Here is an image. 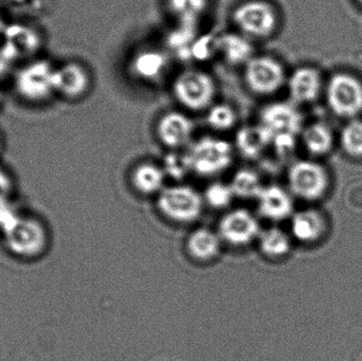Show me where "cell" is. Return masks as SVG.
I'll use <instances>...</instances> for the list:
<instances>
[{"label": "cell", "instance_id": "1", "mask_svg": "<svg viewBox=\"0 0 362 361\" xmlns=\"http://www.w3.org/2000/svg\"><path fill=\"white\" fill-rule=\"evenodd\" d=\"M327 108L339 119L352 120L362 117V80L350 71L334 72L325 80Z\"/></svg>", "mask_w": 362, "mask_h": 361}, {"label": "cell", "instance_id": "2", "mask_svg": "<svg viewBox=\"0 0 362 361\" xmlns=\"http://www.w3.org/2000/svg\"><path fill=\"white\" fill-rule=\"evenodd\" d=\"M191 172L202 177L218 175L231 165L233 150L226 140L202 137L189 146L187 154Z\"/></svg>", "mask_w": 362, "mask_h": 361}, {"label": "cell", "instance_id": "3", "mask_svg": "<svg viewBox=\"0 0 362 361\" xmlns=\"http://www.w3.org/2000/svg\"><path fill=\"white\" fill-rule=\"evenodd\" d=\"M54 68L50 61L37 59L19 69L14 80L19 99L38 105L55 95Z\"/></svg>", "mask_w": 362, "mask_h": 361}, {"label": "cell", "instance_id": "4", "mask_svg": "<svg viewBox=\"0 0 362 361\" xmlns=\"http://www.w3.org/2000/svg\"><path fill=\"white\" fill-rule=\"evenodd\" d=\"M216 93L214 78L202 70H185L174 81V97L181 106L192 112L208 110Z\"/></svg>", "mask_w": 362, "mask_h": 361}, {"label": "cell", "instance_id": "5", "mask_svg": "<svg viewBox=\"0 0 362 361\" xmlns=\"http://www.w3.org/2000/svg\"><path fill=\"white\" fill-rule=\"evenodd\" d=\"M232 20L247 37L268 38L278 29L279 14L267 0H246L234 8Z\"/></svg>", "mask_w": 362, "mask_h": 361}, {"label": "cell", "instance_id": "6", "mask_svg": "<svg viewBox=\"0 0 362 361\" xmlns=\"http://www.w3.org/2000/svg\"><path fill=\"white\" fill-rule=\"evenodd\" d=\"M204 196L187 184L168 187L159 193L157 208L168 220L191 224L202 215Z\"/></svg>", "mask_w": 362, "mask_h": 361}, {"label": "cell", "instance_id": "7", "mask_svg": "<svg viewBox=\"0 0 362 361\" xmlns=\"http://www.w3.org/2000/svg\"><path fill=\"white\" fill-rule=\"evenodd\" d=\"M287 179L291 194L304 201H318L329 188L327 170L321 163L310 159L293 162L289 167Z\"/></svg>", "mask_w": 362, "mask_h": 361}, {"label": "cell", "instance_id": "8", "mask_svg": "<svg viewBox=\"0 0 362 361\" xmlns=\"http://www.w3.org/2000/svg\"><path fill=\"white\" fill-rule=\"evenodd\" d=\"M244 67L245 83L255 95H274L286 86L288 74L283 64L274 57H253Z\"/></svg>", "mask_w": 362, "mask_h": 361}, {"label": "cell", "instance_id": "9", "mask_svg": "<svg viewBox=\"0 0 362 361\" xmlns=\"http://www.w3.org/2000/svg\"><path fill=\"white\" fill-rule=\"evenodd\" d=\"M4 235L6 247L15 256L34 258L46 248V231L40 222L32 218H19Z\"/></svg>", "mask_w": 362, "mask_h": 361}, {"label": "cell", "instance_id": "10", "mask_svg": "<svg viewBox=\"0 0 362 361\" xmlns=\"http://www.w3.org/2000/svg\"><path fill=\"white\" fill-rule=\"evenodd\" d=\"M261 228L259 220L249 210L238 208L227 212L218 224V235L223 242L244 247L259 239Z\"/></svg>", "mask_w": 362, "mask_h": 361}, {"label": "cell", "instance_id": "11", "mask_svg": "<svg viewBox=\"0 0 362 361\" xmlns=\"http://www.w3.org/2000/svg\"><path fill=\"white\" fill-rule=\"evenodd\" d=\"M322 72L315 66L296 68L287 78L286 88L289 99L296 105H308L323 97L325 87Z\"/></svg>", "mask_w": 362, "mask_h": 361}, {"label": "cell", "instance_id": "12", "mask_svg": "<svg viewBox=\"0 0 362 361\" xmlns=\"http://www.w3.org/2000/svg\"><path fill=\"white\" fill-rule=\"evenodd\" d=\"M261 122L272 139L278 136L301 135L303 129V117L299 108L293 102H276L263 108Z\"/></svg>", "mask_w": 362, "mask_h": 361}, {"label": "cell", "instance_id": "13", "mask_svg": "<svg viewBox=\"0 0 362 361\" xmlns=\"http://www.w3.org/2000/svg\"><path fill=\"white\" fill-rule=\"evenodd\" d=\"M90 86V73L83 64L70 61L54 68L55 95L78 101L88 93Z\"/></svg>", "mask_w": 362, "mask_h": 361}, {"label": "cell", "instance_id": "14", "mask_svg": "<svg viewBox=\"0 0 362 361\" xmlns=\"http://www.w3.org/2000/svg\"><path fill=\"white\" fill-rule=\"evenodd\" d=\"M194 124L187 114L170 112L163 114L157 123L156 133L159 141L171 148L178 150L191 141Z\"/></svg>", "mask_w": 362, "mask_h": 361}, {"label": "cell", "instance_id": "15", "mask_svg": "<svg viewBox=\"0 0 362 361\" xmlns=\"http://www.w3.org/2000/svg\"><path fill=\"white\" fill-rule=\"evenodd\" d=\"M293 195L279 184L264 187L257 196V207L262 216L274 222L293 215Z\"/></svg>", "mask_w": 362, "mask_h": 361}, {"label": "cell", "instance_id": "16", "mask_svg": "<svg viewBox=\"0 0 362 361\" xmlns=\"http://www.w3.org/2000/svg\"><path fill=\"white\" fill-rule=\"evenodd\" d=\"M291 235L303 244L318 242L327 231L325 215L316 209H305L291 216Z\"/></svg>", "mask_w": 362, "mask_h": 361}, {"label": "cell", "instance_id": "17", "mask_svg": "<svg viewBox=\"0 0 362 361\" xmlns=\"http://www.w3.org/2000/svg\"><path fill=\"white\" fill-rule=\"evenodd\" d=\"M300 137L305 150L314 157L329 154L336 143L335 131L325 121H314L304 125Z\"/></svg>", "mask_w": 362, "mask_h": 361}, {"label": "cell", "instance_id": "18", "mask_svg": "<svg viewBox=\"0 0 362 361\" xmlns=\"http://www.w3.org/2000/svg\"><path fill=\"white\" fill-rule=\"evenodd\" d=\"M221 244L223 239L218 232L208 228H198L189 233L185 247L192 259L198 262L206 263L215 260L219 256Z\"/></svg>", "mask_w": 362, "mask_h": 361}, {"label": "cell", "instance_id": "19", "mask_svg": "<svg viewBox=\"0 0 362 361\" xmlns=\"http://www.w3.org/2000/svg\"><path fill=\"white\" fill-rule=\"evenodd\" d=\"M132 71L136 78L151 82L158 80L168 68V57L157 49H144L132 59Z\"/></svg>", "mask_w": 362, "mask_h": 361}, {"label": "cell", "instance_id": "20", "mask_svg": "<svg viewBox=\"0 0 362 361\" xmlns=\"http://www.w3.org/2000/svg\"><path fill=\"white\" fill-rule=\"evenodd\" d=\"M216 51L231 65H246L255 55L253 46L242 33H228L216 37Z\"/></svg>", "mask_w": 362, "mask_h": 361}, {"label": "cell", "instance_id": "21", "mask_svg": "<svg viewBox=\"0 0 362 361\" xmlns=\"http://www.w3.org/2000/svg\"><path fill=\"white\" fill-rule=\"evenodd\" d=\"M165 170L151 162H142L132 172V184L142 195H154L165 189Z\"/></svg>", "mask_w": 362, "mask_h": 361}, {"label": "cell", "instance_id": "22", "mask_svg": "<svg viewBox=\"0 0 362 361\" xmlns=\"http://www.w3.org/2000/svg\"><path fill=\"white\" fill-rule=\"evenodd\" d=\"M272 142V136L262 124L243 127L236 135V146L244 156L255 158Z\"/></svg>", "mask_w": 362, "mask_h": 361}, {"label": "cell", "instance_id": "23", "mask_svg": "<svg viewBox=\"0 0 362 361\" xmlns=\"http://www.w3.org/2000/svg\"><path fill=\"white\" fill-rule=\"evenodd\" d=\"M257 239L259 249L267 258L280 259L291 252V237L278 227H272L267 230L261 231Z\"/></svg>", "mask_w": 362, "mask_h": 361}, {"label": "cell", "instance_id": "24", "mask_svg": "<svg viewBox=\"0 0 362 361\" xmlns=\"http://www.w3.org/2000/svg\"><path fill=\"white\" fill-rule=\"evenodd\" d=\"M234 196L240 199H257L264 186L257 172L251 169H240L234 174L231 184Z\"/></svg>", "mask_w": 362, "mask_h": 361}, {"label": "cell", "instance_id": "25", "mask_svg": "<svg viewBox=\"0 0 362 361\" xmlns=\"http://www.w3.org/2000/svg\"><path fill=\"white\" fill-rule=\"evenodd\" d=\"M340 146L348 156L355 159L362 158V117L346 121L340 131Z\"/></svg>", "mask_w": 362, "mask_h": 361}, {"label": "cell", "instance_id": "26", "mask_svg": "<svg viewBox=\"0 0 362 361\" xmlns=\"http://www.w3.org/2000/svg\"><path fill=\"white\" fill-rule=\"evenodd\" d=\"M169 4L181 23L194 25L206 10L208 0H169Z\"/></svg>", "mask_w": 362, "mask_h": 361}, {"label": "cell", "instance_id": "27", "mask_svg": "<svg viewBox=\"0 0 362 361\" xmlns=\"http://www.w3.org/2000/svg\"><path fill=\"white\" fill-rule=\"evenodd\" d=\"M238 122L233 107L228 104H213L206 112V123L216 131H229Z\"/></svg>", "mask_w": 362, "mask_h": 361}, {"label": "cell", "instance_id": "28", "mask_svg": "<svg viewBox=\"0 0 362 361\" xmlns=\"http://www.w3.org/2000/svg\"><path fill=\"white\" fill-rule=\"evenodd\" d=\"M231 186L221 182H212L204 191V201L213 209H225L234 199Z\"/></svg>", "mask_w": 362, "mask_h": 361}, {"label": "cell", "instance_id": "29", "mask_svg": "<svg viewBox=\"0 0 362 361\" xmlns=\"http://www.w3.org/2000/svg\"><path fill=\"white\" fill-rule=\"evenodd\" d=\"M163 169L165 170V175L171 176L175 179H180L187 172L191 171L187 155L178 153H171L165 157Z\"/></svg>", "mask_w": 362, "mask_h": 361}, {"label": "cell", "instance_id": "30", "mask_svg": "<svg viewBox=\"0 0 362 361\" xmlns=\"http://www.w3.org/2000/svg\"><path fill=\"white\" fill-rule=\"evenodd\" d=\"M21 218L8 199L0 201V229L4 232L12 228L15 223Z\"/></svg>", "mask_w": 362, "mask_h": 361}, {"label": "cell", "instance_id": "31", "mask_svg": "<svg viewBox=\"0 0 362 361\" xmlns=\"http://www.w3.org/2000/svg\"><path fill=\"white\" fill-rule=\"evenodd\" d=\"M12 184L6 172L0 169V201H6L10 195Z\"/></svg>", "mask_w": 362, "mask_h": 361}, {"label": "cell", "instance_id": "32", "mask_svg": "<svg viewBox=\"0 0 362 361\" xmlns=\"http://www.w3.org/2000/svg\"><path fill=\"white\" fill-rule=\"evenodd\" d=\"M357 2H358L359 6L362 8V0H356Z\"/></svg>", "mask_w": 362, "mask_h": 361}, {"label": "cell", "instance_id": "33", "mask_svg": "<svg viewBox=\"0 0 362 361\" xmlns=\"http://www.w3.org/2000/svg\"><path fill=\"white\" fill-rule=\"evenodd\" d=\"M1 143H2L1 137H0V148H1Z\"/></svg>", "mask_w": 362, "mask_h": 361}]
</instances>
